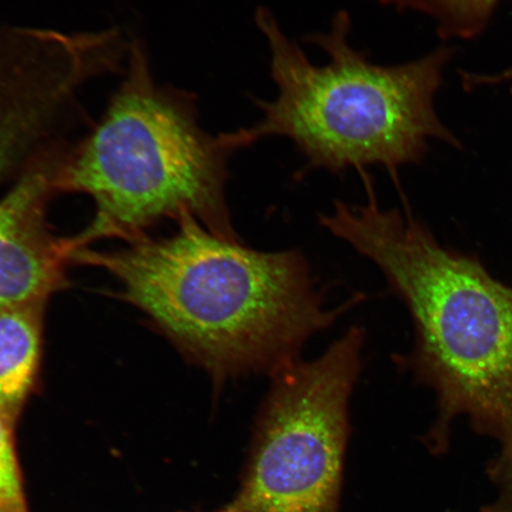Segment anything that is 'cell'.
<instances>
[{
    "instance_id": "cell-1",
    "label": "cell",
    "mask_w": 512,
    "mask_h": 512,
    "mask_svg": "<svg viewBox=\"0 0 512 512\" xmlns=\"http://www.w3.org/2000/svg\"><path fill=\"white\" fill-rule=\"evenodd\" d=\"M176 224L170 236L144 235L115 251L80 249L74 261L112 275L124 300L206 371L216 390L299 360L313 336L360 302L332 309L296 249L256 251L191 215Z\"/></svg>"
},
{
    "instance_id": "cell-2",
    "label": "cell",
    "mask_w": 512,
    "mask_h": 512,
    "mask_svg": "<svg viewBox=\"0 0 512 512\" xmlns=\"http://www.w3.org/2000/svg\"><path fill=\"white\" fill-rule=\"evenodd\" d=\"M367 202H335L322 226L380 268L390 291L407 306L414 348L396 362L432 389L438 420L428 434L445 448L451 422L465 415L476 431L512 438V288L482 264L441 246L408 211L383 209L367 171Z\"/></svg>"
},
{
    "instance_id": "cell-3",
    "label": "cell",
    "mask_w": 512,
    "mask_h": 512,
    "mask_svg": "<svg viewBox=\"0 0 512 512\" xmlns=\"http://www.w3.org/2000/svg\"><path fill=\"white\" fill-rule=\"evenodd\" d=\"M254 19L270 50L277 96L254 99L262 114L258 123L223 133L230 149L284 137L304 157L305 172L361 174L377 165L398 182L400 169L420 163L432 140L459 146L435 110L451 48L395 66L376 64L351 46V17L339 10L329 31L305 37L329 57L318 66L271 10L259 8Z\"/></svg>"
},
{
    "instance_id": "cell-4",
    "label": "cell",
    "mask_w": 512,
    "mask_h": 512,
    "mask_svg": "<svg viewBox=\"0 0 512 512\" xmlns=\"http://www.w3.org/2000/svg\"><path fill=\"white\" fill-rule=\"evenodd\" d=\"M123 79L91 132L73 143L61 194L91 198L94 216L76 252L105 239L142 238L164 220L194 216L220 238L241 241L227 201L230 149L201 124L197 98L157 79L145 43L131 40Z\"/></svg>"
},
{
    "instance_id": "cell-5",
    "label": "cell",
    "mask_w": 512,
    "mask_h": 512,
    "mask_svg": "<svg viewBox=\"0 0 512 512\" xmlns=\"http://www.w3.org/2000/svg\"><path fill=\"white\" fill-rule=\"evenodd\" d=\"M363 347L364 331L352 326L315 360L299 358L271 376L236 511L339 512Z\"/></svg>"
},
{
    "instance_id": "cell-6",
    "label": "cell",
    "mask_w": 512,
    "mask_h": 512,
    "mask_svg": "<svg viewBox=\"0 0 512 512\" xmlns=\"http://www.w3.org/2000/svg\"><path fill=\"white\" fill-rule=\"evenodd\" d=\"M73 140H55L25 166L0 198V310L47 303L67 283L76 249L49 226L51 201Z\"/></svg>"
},
{
    "instance_id": "cell-7",
    "label": "cell",
    "mask_w": 512,
    "mask_h": 512,
    "mask_svg": "<svg viewBox=\"0 0 512 512\" xmlns=\"http://www.w3.org/2000/svg\"><path fill=\"white\" fill-rule=\"evenodd\" d=\"M44 306L0 310V409L15 426L40 373Z\"/></svg>"
},
{
    "instance_id": "cell-8",
    "label": "cell",
    "mask_w": 512,
    "mask_h": 512,
    "mask_svg": "<svg viewBox=\"0 0 512 512\" xmlns=\"http://www.w3.org/2000/svg\"><path fill=\"white\" fill-rule=\"evenodd\" d=\"M400 12L414 11L437 23L444 40L475 38L488 28L501 0H377Z\"/></svg>"
},
{
    "instance_id": "cell-9",
    "label": "cell",
    "mask_w": 512,
    "mask_h": 512,
    "mask_svg": "<svg viewBox=\"0 0 512 512\" xmlns=\"http://www.w3.org/2000/svg\"><path fill=\"white\" fill-rule=\"evenodd\" d=\"M15 427L0 409V512H30L16 450Z\"/></svg>"
},
{
    "instance_id": "cell-10",
    "label": "cell",
    "mask_w": 512,
    "mask_h": 512,
    "mask_svg": "<svg viewBox=\"0 0 512 512\" xmlns=\"http://www.w3.org/2000/svg\"><path fill=\"white\" fill-rule=\"evenodd\" d=\"M489 473L497 486L498 496L486 512H512V438L503 445V452L491 464Z\"/></svg>"
},
{
    "instance_id": "cell-11",
    "label": "cell",
    "mask_w": 512,
    "mask_h": 512,
    "mask_svg": "<svg viewBox=\"0 0 512 512\" xmlns=\"http://www.w3.org/2000/svg\"><path fill=\"white\" fill-rule=\"evenodd\" d=\"M215 512H238V511H236V509L233 507V504H230V505H228V507H226L222 510H219V511H215Z\"/></svg>"
}]
</instances>
